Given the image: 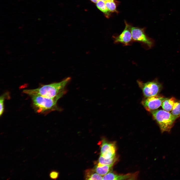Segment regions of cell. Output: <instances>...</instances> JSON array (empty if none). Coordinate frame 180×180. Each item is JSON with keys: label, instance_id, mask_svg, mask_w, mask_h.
<instances>
[{"label": "cell", "instance_id": "18", "mask_svg": "<svg viewBox=\"0 0 180 180\" xmlns=\"http://www.w3.org/2000/svg\"><path fill=\"white\" fill-rule=\"evenodd\" d=\"M58 172L56 171H52L50 173V178L52 179L56 180L58 177Z\"/></svg>", "mask_w": 180, "mask_h": 180}, {"label": "cell", "instance_id": "13", "mask_svg": "<svg viewBox=\"0 0 180 180\" xmlns=\"http://www.w3.org/2000/svg\"><path fill=\"white\" fill-rule=\"evenodd\" d=\"M117 160L116 156L110 158H106L100 155L98 159V163L102 165H114Z\"/></svg>", "mask_w": 180, "mask_h": 180}, {"label": "cell", "instance_id": "8", "mask_svg": "<svg viewBox=\"0 0 180 180\" xmlns=\"http://www.w3.org/2000/svg\"><path fill=\"white\" fill-rule=\"evenodd\" d=\"M100 155L106 158H109L116 156V146L114 142L103 140L100 142Z\"/></svg>", "mask_w": 180, "mask_h": 180}, {"label": "cell", "instance_id": "5", "mask_svg": "<svg viewBox=\"0 0 180 180\" xmlns=\"http://www.w3.org/2000/svg\"><path fill=\"white\" fill-rule=\"evenodd\" d=\"M137 82L146 97L157 95L162 88L161 84L156 80L146 83L138 80Z\"/></svg>", "mask_w": 180, "mask_h": 180}, {"label": "cell", "instance_id": "3", "mask_svg": "<svg viewBox=\"0 0 180 180\" xmlns=\"http://www.w3.org/2000/svg\"><path fill=\"white\" fill-rule=\"evenodd\" d=\"M151 112L162 132H169L177 118L171 113L164 110H154Z\"/></svg>", "mask_w": 180, "mask_h": 180}, {"label": "cell", "instance_id": "7", "mask_svg": "<svg viewBox=\"0 0 180 180\" xmlns=\"http://www.w3.org/2000/svg\"><path fill=\"white\" fill-rule=\"evenodd\" d=\"M125 22V27L122 32L119 35L113 36L112 38L114 44L120 43L124 46H130L133 42L131 32V26Z\"/></svg>", "mask_w": 180, "mask_h": 180}, {"label": "cell", "instance_id": "11", "mask_svg": "<svg viewBox=\"0 0 180 180\" xmlns=\"http://www.w3.org/2000/svg\"><path fill=\"white\" fill-rule=\"evenodd\" d=\"M96 172L94 169H88L85 172V178L87 180H102L103 177Z\"/></svg>", "mask_w": 180, "mask_h": 180}, {"label": "cell", "instance_id": "10", "mask_svg": "<svg viewBox=\"0 0 180 180\" xmlns=\"http://www.w3.org/2000/svg\"><path fill=\"white\" fill-rule=\"evenodd\" d=\"M113 165H102L98 163L93 169L99 174L103 176L110 172Z\"/></svg>", "mask_w": 180, "mask_h": 180}, {"label": "cell", "instance_id": "14", "mask_svg": "<svg viewBox=\"0 0 180 180\" xmlns=\"http://www.w3.org/2000/svg\"><path fill=\"white\" fill-rule=\"evenodd\" d=\"M96 5L98 8L104 14L106 18L109 17L110 12L108 9L105 2L102 0H99L96 2Z\"/></svg>", "mask_w": 180, "mask_h": 180}, {"label": "cell", "instance_id": "12", "mask_svg": "<svg viewBox=\"0 0 180 180\" xmlns=\"http://www.w3.org/2000/svg\"><path fill=\"white\" fill-rule=\"evenodd\" d=\"M176 101V98L173 97L170 98H167L164 101L162 104V108L168 112L172 110Z\"/></svg>", "mask_w": 180, "mask_h": 180}, {"label": "cell", "instance_id": "16", "mask_svg": "<svg viewBox=\"0 0 180 180\" xmlns=\"http://www.w3.org/2000/svg\"><path fill=\"white\" fill-rule=\"evenodd\" d=\"M106 6L110 12H116V6L114 0L105 2Z\"/></svg>", "mask_w": 180, "mask_h": 180}, {"label": "cell", "instance_id": "2", "mask_svg": "<svg viewBox=\"0 0 180 180\" xmlns=\"http://www.w3.org/2000/svg\"><path fill=\"white\" fill-rule=\"evenodd\" d=\"M65 90L52 98L40 96H31L33 106L37 112L45 113L55 110H60L57 106L58 100L66 94Z\"/></svg>", "mask_w": 180, "mask_h": 180}, {"label": "cell", "instance_id": "19", "mask_svg": "<svg viewBox=\"0 0 180 180\" xmlns=\"http://www.w3.org/2000/svg\"><path fill=\"white\" fill-rule=\"evenodd\" d=\"M90 0V1H91L92 2H93L94 3H96V2L99 0Z\"/></svg>", "mask_w": 180, "mask_h": 180}, {"label": "cell", "instance_id": "17", "mask_svg": "<svg viewBox=\"0 0 180 180\" xmlns=\"http://www.w3.org/2000/svg\"><path fill=\"white\" fill-rule=\"evenodd\" d=\"M8 94L6 93L1 96L0 98V116H1L4 110V101L6 96H8Z\"/></svg>", "mask_w": 180, "mask_h": 180}, {"label": "cell", "instance_id": "6", "mask_svg": "<svg viewBox=\"0 0 180 180\" xmlns=\"http://www.w3.org/2000/svg\"><path fill=\"white\" fill-rule=\"evenodd\" d=\"M146 98L142 101V103L146 110L149 112L159 108L167 98L158 95Z\"/></svg>", "mask_w": 180, "mask_h": 180}, {"label": "cell", "instance_id": "15", "mask_svg": "<svg viewBox=\"0 0 180 180\" xmlns=\"http://www.w3.org/2000/svg\"><path fill=\"white\" fill-rule=\"evenodd\" d=\"M171 113L177 118L180 116V101L175 102Z\"/></svg>", "mask_w": 180, "mask_h": 180}, {"label": "cell", "instance_id": "9", "mask_svg": "<svg viewBox=\"0 0 180 180\" xmlns=\"http://www.w3.org/2000/svg\"><path fill=\"white\" fill-rule=\"evenodd\" d=\"M138 172L119 174L110 172L103 177L102 180H134L136 179Z\"/></svg>", "mask_w": 180, "mask_h": 180}, {"label": "cell", "instance_id": "20", "mask_svg": "<svg viewBox=\"0 0 180 180\" xmlns=\"http://www.w3.org/2000/svg\"><path fill=\"white\" fill-rule=\"evenodd\" d=\"M102 0L104 1L105 2H107L111 1V0Z\"/></svg>", "mask_w": 180, "mask_h": 180}, {"label": "cell", "instance_id": "4", "mask_svg": "<svg viewBox=\"0 0 180 180\" xmlns=\"http://www.w3.org/2000/svg\"><path fill=\"white\" fill-rule=\"evenodd\" d=\"M131 30L133 42H139L148 48L153 46V40L147 36L144 28L131 26Z\"/></svg>", "mask_w": 180, "mask_h": 180}, {"label": "cell", "instance_id": "1", "mask_svg": "<svg viewBox=\"0 0 180 180\" xmlns=\"http://www.w3.org/2000/svg\"><path fill=\"white\" fill-rule=\"evenodd\" d=\"M70 80V78L68 77L59 82L44 85L36 89L24 90L23 92L31 96L35 95L53 97L65 90V88Z\"/></svg>", "mask_w": 180, "mask_h": 180}]
</instances>
